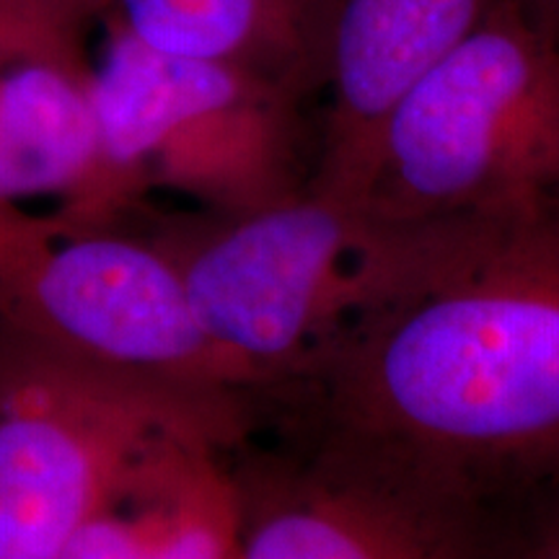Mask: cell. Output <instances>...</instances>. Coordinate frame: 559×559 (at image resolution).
<instances>
[{
  "label": "cell",
  "mask_w": 559,
  "mask_h": 559,
  "mask_svg": "<svg viewBox=\"0 0 559 559\" xmlns=\"http://www.w3.org/2000/svg\"><path fill=\"white\" fill-rule=\"evenodd\" d=\"M389 230L381 296L264 394V419L383 445L485 500L559 479V192Z\"/></svg>",
  "instance_id": "1"
},
{
  "label": "cell",
  "mask_w": 559,
  "mask_h": 559,
  "mask_svg": "<svg viewBox=\"0 0 559 559\" xmlns=\"http://www.w3.org/2000/svg\"><path fill=\"white\" fill-rule=\"evenodd\" d=\"M109 24L94 68L96 166L58 215L115 226L153 190L179 192L200 210L243 213L306 190L304 91L226 62L151 50Z\"/></svg>",
  "instance_id": "2"
},
{
  "label": "cell",
  "mask_w": 559,
  "mask_h": 559,
  "mask_svg": "<svg viewBox=\"0 0 559 559\" xmlns=\"http://www.w3.org/2000/svg\"><path fill=\"white\" fill-rule=\"evenodd\" d=\"M128 221L174 262L202 326L264 394L298 376L391 275L386 226L311 185L243 213L143 207Z\"/></svg>",
  "instance_id": "3"
},
{
  "label": "cell",
  "mask_w": 559,
  "mask_h": 559,
  "mask_svg": "<svg viewBox=\"0 0 559 559\" xmlns=\"http://www.w3.org/2000/svg\"><path fill=\"white\" fill-rule=\"evenodd\" d=\"M559 192V41L498 0L383 124L360 207L402 223Z\"/></svg>",
  "instance_id": "4"
},
{
  "label": "cell",
  "mask_w": 559,
  "mask_h": 559,
  "mask_svg": "<svg viewBox=\"0 0 559 559\" xmlns=\"http://www.w3.org/2000/svg\"><path fill=\"white\" fill-rule=\"evenodd\" d=\"M0 324L151 386L223 400L264 394L260 376L202 326L174 262L130 221L79 226L0 205Z\"/></svg>",
  "instance_id": "5"
},
{
  "label": "cell",
  "mask_w": 559,
  "mask_h": 559,
  "mask_svg": "<svg viewBox=\"0 0 559 559\" xmlns=\"http://www.w3.org/2000/svg\"><path fill=\"white\" fill-rule=\"evenodd\" d=\"M254 400L185 394L62 358L0 324V559H62L128 461L169 430L249 440Z\"/></svg>",
  "instance_id": "6"
},
{
  "label": "cell",
  "mask_w": 559,
  "mask_h": 559,
  "mask_svg": "<svg viewBox=\"0 0 559 559\" xmlns=\"http://www.w3.org/2000/svg\"><path fill=\"white\" fill-rule=\"evenodd\" d=\"M228 466L236 559H506L492 502L368 440L267 423Z\"/></svg>",
  "instance_id": "7"
},
{
  "label": "cell",
  "mask_w": 559,
  "mask_h": 559,
  "mask_svg": "<svg viewBox=\"0 0 559 559\" xmlns=\"http://www.w3.org/2000/svg\"><path fill=\"white\" fill-rule=\"evenodd\" d=\"M498 0H300L306 91H324L309 185L360 205L383 124Z\"/></svg>",
  "instance_id": "8"
},
{
  "label": "cell",
  "mask_w": 559,
  "mask_h": 559,
  "mask_svg": "<svg viewBox=\"0 0 559 559\" xmlns=\"http://www.w3.org/2000/svg\"><path fill=\"white\" fill-rule=\"evenodd\" d=\"M243 440L169 430L143 445L75 531L62 559H236Z\"/></svg>",
  "instance_id": "9"
},
{
  "label": "cell",
  "mask_w": 559,
  "mask_h": 559,
  "mask_svg": "<svg viewBox=\"0 0 559 559\" xmlns=\"http://www.w3.org/2000/svg\"><path fill=\"white\" fill-rule=\"evenodd\" d=\"M94 66L81 45L0 58V205L68 202L96 166Z\"/></svg>",
  "instance_id": "10"
},
{
  "label": "cell",
  "mask_w": 559,
  "mask_h": 559,
  "mask_svg": "<svg viewBox=\"0 0 559 559\" xmlns=\"http://www.w3.org/2000/svg\"><path fill=\"white\" fill-rule=\"evenodd\" d=\"M111 19L151 50L226 62L290 81L304 94L300 0H99Z\"/></svg>",
  "instance_id": "11"
},
{
  "label": "cell",
  "mask_w": 559,
  "mask_h": 559,
  "mask_svg": "<svg viewBox=\"0 0 559 559\" xmlns=\"http://www.w3.org/2000/svg\"><path fill=\"white\" fill-rule=\"evenodd\" d=\"M94 19L99 0H0V58L81 45Z\"/></svg>",
  "instance_id": "12"
},
{
  "label": "cell",
  "mask_w": 559,
  "mask_h": 559,
  "mask_svg": "<svg viewBox=\"0 0 559 559\" xmlns=\"http://www.w3.org/2000/svg\"><path fill=\"white\" fill-rule=\"evenodd\" d=\"M489 502L498 510L506 559H559V479Z\"/></svg>",
  "instance_id": "13"
},
{
  "label": "cell",
  "mask_w": 559,
  "mask_h": 559,
  "mask_svg": "<svg viewBox=\"0 0 559 559\" xmlns=\"http://www.w3.org/2000/svg\"><path fill=\"white\" fill-rule=\"evenodd\" d=\"M515 3L547 37L559 41V0H515Z\"/></svg>",
  "instance_id": "14"
}]
</instances>
